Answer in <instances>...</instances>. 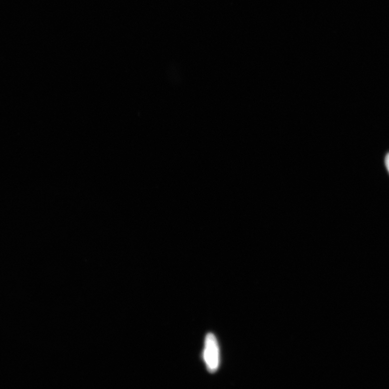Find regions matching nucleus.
I'll use <instances>...</instances> for the list:
<instances>
[{
	"instance_id": "obj_1",
	"label": "nucleus",
	"mask_w": 389,
	"mask_h": 389,
	"mask_svg": "<svg viewBox=\"0 0 389 389\" xmlns=\"http://www.w3.org/2000/svg\"><path fill=\"white\" fill-rule=\"evenodd\" d=\"M203 359L209 372L214 373L220 365V349L215 336L212 333L207 335L203 352Z\"/></svg>"
},
{
	"instance_id": "obj_2",
	"label": "nucleus",
	"mask_w": 389,
	"mask_h": 389,
	"mask_svg": "<svg viewBox=\"0 0 389 389\" xmlns=\"http://www.w3.org/2000/svg\"><path fill=\"white\" fill-rule=\"evenodd\" d=\"M385 163L387 169L389 173V153L386 155L385 159Z\"/></svg>"
}]
</instances>
